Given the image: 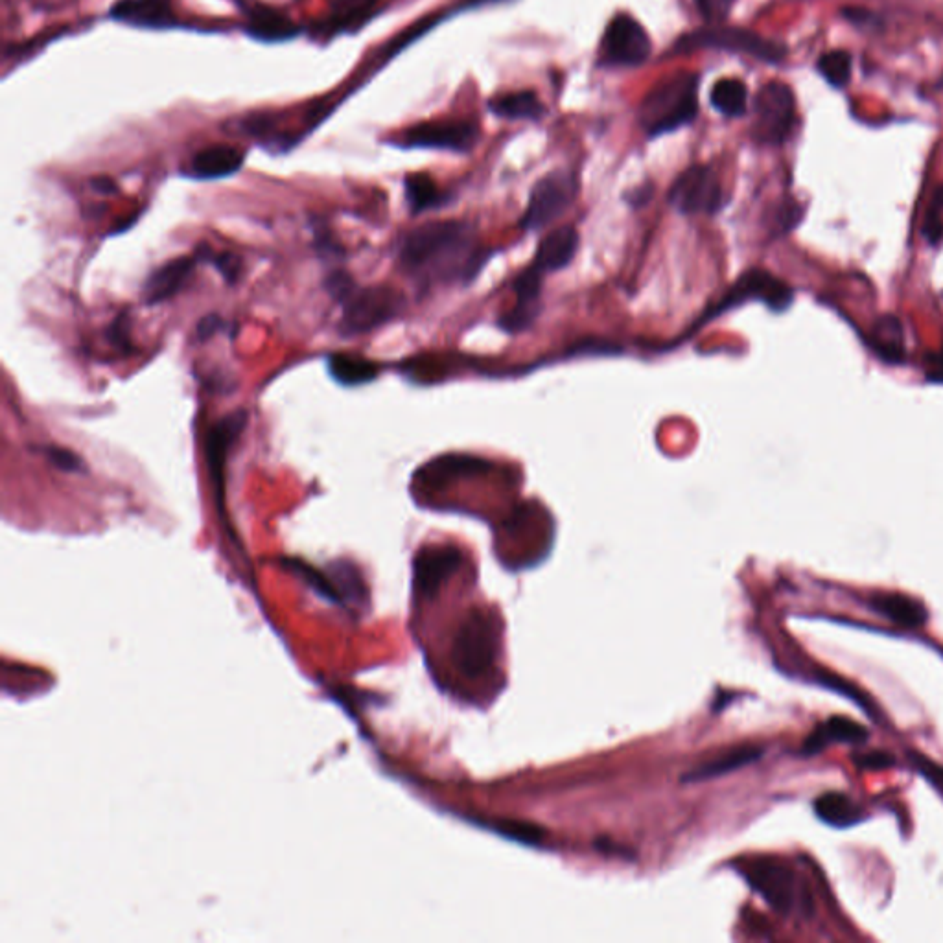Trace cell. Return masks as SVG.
<instances>
[{"mask_svg": "<svg viewBox=\"0 0 943 943\" xmlns=\"http://www.w3.org/2000/svg\"><path fill=\"white\" fill-rule=\"evenodd\" d=\"M490 255L492 249L481 247L472 223L443 220L404 234L396 258L398 268L419 288H433L476 279Z\"/></svg>", "mask_w": 943, "mask_h": 943, "instance_id": "obj_1", "label": "cell"}, {"mask_svg": "<svg viewBox=\"0 0 943 943\" xmlns=\"http://www.w3.org/2000/svg\"><path fill=\"white\" fill-rule=\"evenodd\" d=\"M697 87L699 76L693 72H676L656 83L641 100V128L658 137L693 122L699 113Z\"/></svg>", "mask_w": 943, "mask_h": 943, "instance_id": "obj_2", "label": "cell"}, {"mask_svg": "<svg viewBox=\"0 0 943 943\" xmlns=\"http://www.w3.org/2000/svg\"><path fill=\"white\" fill-rule=\"evenodd\" d=\"M748 301L763 303L772 312L780 314L791 306L794 301V292L785 280L774 277L770 271L748 269L735 280L734 284L728 288V292L724 293L717 303L711 304L710 308L700 315L697 323L689 330V334H695L699 326L710 323L713 319L734 310L737 306H743Z\"/></svg>", "mask_w": 943, "mask_h": 943, "instance_id": "obj_3", "label": "cell"}, {"mask_svg": "<svg viewBox=\"0 0 943 943\" xmlns=\"http://www.w3.org/2000/svg\"><path fill=\"white\" fill-rule=\"evenodd\" d=\"M404 306V295L391 286L356 288L343 303L339 330L343 336H361L373 332L402 314Z\"/></svg>", "mask_w": 943, "mask_h": 943, "instance_id": "obj_4", "label": "cell"}, {"mask_svg": "<svg viewBox=\"0 0 943 943\" xmlns=\"http://www.w3.org/2000/svg\"><path fill=\"white\" fill-rule=\"evenodd\" d=\"M498 630L494 619L483 610H472L455 634L452 660L455 667L468 676H483L498 654Z\"/></svg>", "mask_w": 943, "mask_h": 943, "instance_id": "obj_5", "label": "cell"}, {"mask_svg": "<svg viewBox=\"0 0 943 943\" xmlns=\"http://www.w3.org/2000/svg\"><path fill=\"white\" fill-rule=\"evenodd\" d=\"M577 192L579 183L570 172L555 170L544 175L531 190L527 209L520 220V229L527 233H536L557 222L573 205Z\"/></svg>", "mask_w": 943, "mask_h": 943, "instance_id": "obj_6", "label": "cell"}, {"mask_svg": "<svg viewBox=\"0 0 943 943\" xmlns=\"http://www.w3.org/2000/svg\"><path fill=\"white\" fill-rule=\"evenodd\" d=\"M794 120L796 102L791 89L785 83H767L757 94L754 104V139L770 146L783 144L791 135Z\"/></svg>", "mask_w": 943, "mask_h": 943, "instance_id": "obj_7", "label": "cell"}, {"mask_svg": "<svg viewBox=\"0 0 943 943\" xmlns=\"http://www.w3.org/2000/svg\"><path fill=\"white\" fill-rule=\"evenodd\" d=\"M669 205L686 216L717 214L724 205L721 181L710 166H691L669 188Z\"/></svg>", "mask_w": 943, "mask_h": 943, "instance_id": "obj_8", "label": "cell"}, {"mask_svg": "<svg viewBox=\"0 0 943 943\" xmlns=\"http://www.w3.org/2000/svg\"><path fill=\"white\" fill-rule=\"evenodd\" d=\"M678 48L682 50L721 48V50L739 52V54H746V56L769 61V63H778L785 56V48L780 47L778 43H772L769 39H763L761 35L741 30V28L699 30V32L682 37L678 41Z\"/></svg>", "mask_w": 943, "mask_h": 943, "instance_id": "obj_9", "label": "cell"}, {"mask_svg": "<svg viewBox=\"0 0 943 943\" xmlns=\"http://www.w3.org/2000/svg\"><path fill=\"white\" fill-rule=\"evenodd\" d=\"M651 56V39L636 19L618 15L606 28L601 59L612 67H638Z\"/></svg>", "mask_w": 943, "mask_h": 943, "instance_id": "obj_10", "label": "cell"}, {"mask_svg": "<svg viewBox=\"0 0 943 943\" xmlns=\"http://www.w3.org/2000/svg\"><path fill=\"white\" fill-rule=\"evenodd\" d=\"M746 881L759 896L780 914H789L796 901V877L785 862L763 857L745 868Z\"/></svg>", "mask_w": 943, "mask_h": 943, "instance_id": "obj_11", "label": "cell"}, {"mask_svg": "<svg viewBox=\"0 0 943 943\" xmlns=\"http://www.w3.org/2000/svg\"><path fill=\"white\" fill-rule=\"evenodd\" d=\"M478 139V128L470 122L439 120V122H424L404 131L400 146L465 153L476 146Z\"/></svg>", "mask_w": 943, "mask_h": 943, "instance_id": "obj_12", "label": "cell"}, {"mask_svg": "<svg viewBox=\"0 0 943 943\" xmlns=\"http://www.w3.org/2000/svg\"><path fill=\"white\" fill-rule=\"evenodd\" d=\"M544 277L546 275L531 264L514 277L511 282L514 293L513 308L501 314L498 319V326L505 334H522L535 325L536 319L542 314Z\"/></svg>", "mask_w": 943, "mask_h": 943, "instance_id": "obj_13", "label": "cell"}, {"mask_svg": "<svg viewBox=\"0 0 943 943\" xmlns=\"http://www.w3.org/2000/svg\"><path fill=\"white\" fill-rule=\"evenodd\" d=\"M247 411L238 409L223 419L218 420L207 435V463H209V474L216 492V501L218 509H225V468H227V457L233 444L238 441L242 431L247 426Z\"/></svg>", "mask_w": 943, "mask_h": 943, "instance_id": "obj_14", "label": "cell"}, {"mask_svg": "<svg viewBox=\"0 0 943 943\" xmlns=\"http://www.w3.org/2000/svg\"><path fill=\"white\" fill-rule=\"evenodd\" d=\"M463 553L454 546H437L420 551L415 560V581L424 595L437 594L441 584L459 570Z\"/></svg>", "mask_w": 943, "mask_h": 943, "instance_id": "obj_15", "label": "cell"}, {"mask_svg": "<svg viewBox=\"0 0 943 943\" xmlns=\"http://www.w3.org/2000/svg\"><path fill=\"white\" fill-rule=\"evenodd\" d=\"M198 257H179L166 262L161 268L155 269L148 280L144 282L142 299L146 304H159L172 299L175 293L192 277Z\"/></svg>", "mask_w": 943, "mask_h": 943, "instance_id": "obj_16", "label": "cell"}, {"mask_svg": "<svg viewBox=\"0 0 943 943\" xmlns=\"http://www.w3.org/2000/svg\"><path fill=\"white\" fill-rule=\"evenodd\" d=\"M579 244L581 238L573 227H559L542 238L531 266L544 275L568 268L579 251Z\"/></svg>", "mask_w": 943, "mask_h": 943, "instance_id": "obj_17", "label": "cell"}, {"mask_svg": "<svg viewBox=\"0 0 943 943\" xmlns=\"http://www.w3.org/2000/svg\"><path fill=\"white\" fill-rule=\"evenodd\" d=\"M245 153L229 144H216L194 155L188 175L194 179H223L244 166Z\"/></svg>", "mask_w": 943, "mask_h": 943, "instance_id": "obj_18", "label": "cell"}, {"mask_svg": "<svg viewBox=\"0 0 943 943\" xmlns=\"http://www.w3.org/2000/svg\"><path fill=\"white\" fill-rule=\"evenodd\" d=\"M868 741V730L851 721L848 717H831L826 722L818 724L811 734L807 735L804 743L805 756H813L826 748L829 743H848V745H862Z\"/></svg>", "mask_w": 943, "mask_h": 943, "instance_id": "obj_19", "label": "cell"}, {"mask_svg": "<svg viewBox=\"0 0 943 943\" xmlns=\"http://www.w3.org/2000/svg\"><path fill=\"white\" fill-rule=\"evenodd\" d=\"M111 17L142 28H164L174 23L170 0H120L113 6Z\"/></svg>", "mask_w": 943, "mask_h": 943, "instance_id": "obj_20", "label": "cell"}, {"mask_svg": "<svg viewBox=\"0 0 943 943\" xmlns=\"http://www.w3.org/2000/svg\"><path fill=\"white\" fill-rule=\"evenodd\" d=\"M870 606L877 614L894 621L905 629H918L927 621V610L921 603L903 594H874L870 597Z\"/></svg>", "mask_w": 943, "mask_h": 943, "instance_id": "obj_21", "label": "cell"}, {"mask_svg": "<svg viewBox=\"0 0 943 943\" xmlns=\"http://www.w3.org/2000/svg\"><path fill=\"white\" fill-rule=\"evenodd\" d=\"M763 756V746L757 745H743L737 746V748H732L728 750L726 754L722 756L713 757L710 761L702 763L699 767L691 770L689 774H686L682 780L689 781H704L711 780V778H719V776H724L728 772H734L737 769H743L745 765H750L754 763L756 759Z\"/></svg>", "mask_w": 943, "mask_h": 943, "instance_id": "obj_22", "label": "cell"}, {"mask_svg": "<svg viewBox=\"0 0 943 943\" xmlns=\"http://www.w3.org/2000/svg\"><path fill=\"white\" fill-rule=\"evenodd\" d=\"M870 347L886 363H905V332L901 321L894 315L881 317L870 334Z\"/></svg>", "mask_w": 943, "mask_h": 943, "instance_id": "obj_23", "label": "cell"}, {"mask_svg": "<svg viewBox=\"0 0 943 943\" xmlns=\"http://www.w3.org/2000/svg\"><path fill=\"white\" fill-rule=\"evenodd\" d=\"M328 373L345 387L369 384L378 374L376 363L352 354H332L328 356Z\"/></svg>", "mask_w": 943, "mask_h": 943, "instance_id": "obj_24", "label": "cell"}, {"mask_svg": "<svg viewBox=\"0 0 943 943\" xmlns=\"http://www.w3.org/2000/svg\"><path fill=\"white\" fill-rule=\"evenodd\" d=\"M404 188H406L409 210L415 216L428 210L441 209L450 203V196L439 190L430 175H408L404 181Z\"/></svg>", "mask_w": 943, "mask_h": 943, "instance_id": "obj_25", "label": "cell"}, {"mask_svg": "<svg viewBox=\"0 0 943 943\" xmlns=\"http://www.w3.org/2000/svg\"><path fill=\"white\" fill-rule=\"evenodd\" d=\"M815 813L829 826L848 827L861 820V807L842 792H826L816 798Z\"/></svg>", "mask_w": 943, "mask_h": 943, "instance_id": "obj_26", "label": "cell"}, {"mask_svg": "<svg viewBox=\"0 0 943 943\" xmlns=\"http://www.w3.org/2000/svg\"><path fill=\"white\" fill-rule=\"evenodd\" d=\"M492 113L511 120H538L544 115V105L529 91L505 94L490 102Z\"/></svg>", "mask_w": 943, "mask_h": 943, "instance_id": "obj_27", "label": "cell"}, {"mask_svg": "<svg viewBox=\"0 0 943 943\" xmlns=\"http://www.w3.org/2000/svg\"><path fill=\"white\" fill-rule=\"evenodd\" d=\"M711 105L724 117H743L748 107L746 85L735 78H724L711 89Z\"/></svg>", "mask_w": 943, "mask_h": 943, "instance_id": "obj_28", "label": "cell"}, {"mask_svg": "<svg viewBox=\"0 0 943 943\" xmlns=\"http://www.w3.org/2000/svg\"><path fill=\"white\" fill-rule=\"evenodd\" d=\"M249 30L255 37L264 41H279V39H288L297 34V28L290 21L268 10L253 15V23L249 26Z\"/></svg>", "mask_w": 943, "mask_h": 943, "instance_id": "obj_29", "label": "cell"}, {"mask_svg": "<svg viewBox=\"0 0 943 943\" xmlns=\"http://www.w3.org/2000/svg\"><path fill=\"white\" fill-rule=\"evenodd\" d=\"M818 70L833 87H844L851 78V56L846 50H831L818 61Z\"/></svg>", "mask_w": 943, "mask_h": 943, "instance_id": "obj_30", "label": "cell"}, {"mask_svg": "<svg viewBox=\"0 0 943 943\" xmlns=\"http://www.w3.org/2000/svg\"><path fill=\"white\" fill-rule=\"evenodd\" d=\"M492 829L505 839L518 840L524 844H540L546 835L544 829L536 827L535 824L516 822V820H496L492 824Z\"/></svg>", "mask_w": 943, "mask_h": 943, "instance_id": "obj_31", "label": "cell"}, {"mask_svg": "<svg viewBox=\"0 0 943 943\" xmlns=\"http://www.w3.org/2000/svg\"><path fill=\"white\" fill-rule=\"evenodd\" d=\"M802 216H804V210L796 201H785V203H781L778 210H776V214H774L772 231L776 236L791 233L792 229L802 220Z\"/></svg>", "mask_w": 943, "mask_h": 943, "instance_id": "obj_32", "label": "cell"}, {"mask_svg": "<svg viewBox=\"0 0 943 943\" xmlns=\"http://www.w3.org/2000/svg\"><path fill=\"white\" fill-rule=\"evenodd\" d=\"M201 253L203 255L201 257L198 255V257L210 260V264L220 271V275H223L227 282H234L238 279V275L242 271V260L240 258L234 257L231 253H212L209 247H203Z\"/></svg>", "mask_w": 943, "mask_h": 943, "instance_id": "obj_33", "label": "cell"}, {"mask_svg": "<svg viewBox=\"0 0 943 943\" xmlns=\"http://www.w3.org/2000/svg\"><path fill=\"white\" fill-rule=\"evenodd\" d=\"M45 455H47V459L52 465L59 468V470H63V472H83L85 470L82 457L76 452H70L67 448L47 446Z\"/></svg>", "mask_w": 943, "mask_h": 943, "instance_id": "obj_34", "label": "cell"}, {"mask_svg": "<svg viewBox=\"0 0 943 943\" xmlns=\"http://www.w3.org/2000/svg\"><path fill=\"white\" fill-rule=\"evenodd\" d=\"M326 292L330 293L336 301L339 303H345L349 299L352 292L356 290V284L354 280L350 277L347 271H334L332 275H328V279L325 280Z\"/></svg>", "mask_w": 943, "mask_h": 943, "instance_id": "obj_35", "label": "cell"}, {"mask_svg": "<svg viewBox=\"0 0 943 943\" xmlns=\"http://www.w3.org/2000/svg\"><path fill=\"white\" fill-rule=\"evenodd\" d=\"M910 761L914 763L916 770L920 772L921 776H925L927 780L931 781L932 785L938 789V791L943 794V767L934 763L929 757L921 756L918 752H910L909 754Z\"/></svg>", "mask_w": 943, "mask_h": 943, "instance_id": "obj_36", "label": "cell"}, {"mask_svg": "<svg viewBox=\"0 0 943 943\" xmlns=\"http://www.w3.org/2000/svg\"><path fill=\"white\" fill-rule=\"evenodd\" d=\"M853 761H855V765L862 770L892 769V767L896 765V757L892 756V754H888V752H881V750L855 756Z\"/></svg>", "mask_w": 943, "mask_h": 943, "instance_id": "obj_37", "label": "cell"}, {"mask_svg": "<svg viewBox=\"0 0 943 943\" xmlns=\"http://www.w3.org/2000/svg\"><path fill=\"white\" fill-rule=\"evenodd\" d=\"M706 21L719 23L734 8L735 0H695Z\"/></svg>", "mask_w": 943, "mask_h": 943, "instance_id": "obj_38", "label": "cell"}, {"mask_svg": "<svg viewBox=\"0 0 943 943\" xmlns=\"http://www.w3.org/2000/svg\"><path fill=\"white\" fill-rule=\"evenodd\" d=\"M314 244L319 249V253L325 258L334 257V260H336V258L343 257L341 245L336 242V238L332 234L328 233V229H315Z\"/></svg>", "mask_w": 943, "mask_h": 943, "instance_id": "obj_39", "label": "cell"}, {"mask_svg": "<svg viewBox=\"0 0 943 943\" xmlns=\"http://www.w3.org/2000/svg\"><path fill=\"white\" fill-rule=\"evenodd\" d=\"M923 234H925V238H927L929 244L936 245L942 242L943 220L940 214L927 212V220H925V225H923Z\"/></svg>", "mask_w": 943, "mask_h": 943, "instance_id": "obj_40", "label": "cell"}, {"mask_svg": "<svg viewBox=\"0 0 943 943\" xmlns=\"http://www.w3.org/2000/svg\"><path fill=\"white\" fill-rule=\"evenodd\" d=\"M222 326L223 321L218 315H207V317H203L201 323L198 325L199 341H207V339L212 338Z\"/></svg>", "mask_w": 943, "mask_h": 943, "instance_id": "obj_41", "label": "cell"}, {"mask_svg": "<svg viewBox=\"0 0 943 943\" xmlns=\"http://www.w3.org/2000/svg\"><path fill=\"white\" fill-rule=\"evenodd\" d=\"M925 365H927V380L943 384V349L936 354H931L925 361Z\"/></svg>", "mask_w": 943, "mask_h": 943, "instance_id": "obj_42", "label": "cell"}, {"mask_svg": "<svg viewBox=\"0 0 943 943\" xmlns=\"http://www.w3.org/2000/svg\"><path fill=\"white\" fill-rule=\"evenodd\" d=\"M371 2L374 0H339V10H341V17H347V19H352L356 17V13L365 10Z\"/></svg>", "mask_w": 943, "mask_h": 943, "instance_id": "obj_43", "label": "cell"}, {"mask_svg": "<svg viewBox=\"0 0 943 943\" xmlns=\"http://www.w3.org/2000/svg\"><path fill=\"white\" fill-rule=\"evenodd\" d=\"M842 15L851 21V23H870L872 21V13L866 12V10H861V8H844L842 10Z\"/></svg>", "mask_w": 943, "mask_h": 943, "instance_id": "obj_44", "label": "cell"}, {"mask_svg": "<svg viewBox=\"0 0 943 943\" xmlns=\"http://www.w3.org/2000/svg\"><path fill=\"white\" fill-rule=\"evenodd\" d=\"M649 198H651V188H647V190H645V188H638V190L634 192V196L629 194V199H627V201L632 203L634 207H640V205H643V203H647Z\"/></svg>", "mask_w": 943, "mask_h": 943, "instance_id": "obj_45", "label": "cell"}, {"mask_svg": "<svg viewBox=\"0 0 943 943\" xmlns=\"http://www.w3.org/2000/svg\"><path fill=\"white\" fill-rule=\"evenodd\" d=\"M94 190H98L100 194H113L117 187L113 185V181H109L107 177H100V179H94L93 183Z\"/></svg>", "mask_w": 943, "mask_h": 943, "instance_id": "obj_46", "label": "cell"}, {"mask_svg": "<svg viewBox=\"0 0 943 943\" xmlns=\"http://www.w3.org/2000/svg\"><path fill=\"white\" fill-rule=\"evenodd\" d=\"M929 212H932V214H940V216H942L943 214V187L938 188V190L934 192V196H932L931 209H929Z\"/></svg>", "mask_w": 943, "mask_h": 943, "instance_id": "obj_47", "label": "cell"}]
</instances>
